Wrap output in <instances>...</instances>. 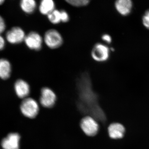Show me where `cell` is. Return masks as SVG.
Instances as JSON below:
<instances>
[{"label": "cell", "mask_w": 149, "mask_h": 149, "mask_svg": "<svg viewBox=\"0 0 149 149\" xmlns=\"http://www.w3.org/2000/svg\"><path fill=\"white\" fill-rule=\"evenodd\" d=\"M22 114L27 118L33 119L37 117L40 111V107L37 101L32 98L28 97L22 100L19 106Z\"/></svg>", "instance_id": "1"}, {"label": "cell", "mask_w": 149, "mask_h": 149, "mask_svg": "<svg viewBox=\"0 0 149 149\" xmlns=\"http://www.w3.org/2000/svg\"><path fill=\"white\" fill-rule=\"evenodd\" d=\"M44 43L52 49H55L61 47L63 43V39L60 33L56 29L47 30L43 37Z\"/></svg>", "instance_id": "2"}, {"label": "cell", "mask_w": 149, "mask_h": 149, "mask_svg": "<svg viewBox=\"0 0 149 149\" xmlns=\"http://www.w3.org/2000/svg\"><path fill=\"white\" fill-rule=\"evenodd\" d=\"M80 126L86 136L93 137L98 133L99 125L95 119L91 116H85L80 122Z\"/></svg>", "instance_id": "3"}, {"label": "cell", "mask_w": 149, "mask_h": 149, "mask_svg": "<svg viewBox=\"0 0 149 149\" xmlns=\"http://www.w3.org/2000/svg\"><path fill=\"white\" fill-rule=\"evenodd\" d=\"M57 96L52 89L47 87H43L40 91V102L46 108H51L56 104Z\"/></svg>", "instance_id": "4"}, {"label": "cell", "mask_w": 149, "mask_h": 149, "mask_svg": "<svg viewBox=\"0 0 149 149\" xmlns=\"http://www.w3.org/2000/svg\"><path fill=\"white\" fill-rule=\"evenodd\" d=\"M109 48L101 43H96L91 51V57L97 62H104L109 59L110 56Z\"/></svg>", "instance_id": "5"}, {"label": "cell", "mask_w": 149, "mask_h": 149, "mask_svg": "<svg viewBox=\"0 0 149 149\" xmlns=\"http://www.w3.org/2000/svg\"><path fill=\"white\" fill-rule=\"evenodd\" d=\"M21 137L17 132H11L4 137L1 142L2 149H20Z\"/></svg>", "instance_id": "6"}, {"label": "cell", "mask_w": 149, "mask_h": 149, "mask_svg": "<svg viewBox=\"0 0 149 149\" xmlns=\"http://www.w3.org/2000/svg\"><path fill=\"white\" fill-rule=\"evenodd\" d=\"M24 42L29 49L39 51L42 47L44 40L40 34L37 32L32 31L26 35Z\"/></svg>", "instance_id": "7"}, {"label": "cell", "mask_w": 149, "mask_h": 149, "mask_svg": "<svg viewBox=\"0 0 149 149\" xmlns=\"http://www.w3.org/2000/svg\"><path fill=\"white\" fill-rule=\"evenodd\" d=\"M26 35L24 30L19 27H14L7 32L6 40L12 45H17L24 42Z\"/></svg>", "instance_id": "8"}, {"label": "cell", "mask_w": 149, "mask_h": 149, "mask_svg": "<svg viewBox=\"0 0 149 149\" xmlns=\"http://www.w3.org/2000/svg\"><path fill=\"white\" fill-rule=\"evenodd\" d=\"M14 89L16 96L19 99H23L29 97L31 91L30 85L23 79H18L14 85Z\"/></svg>", "instance_id": "9"}, {"label": "cell", "mask_w": 149, "mask_h": 149, "mask_svg": "<svg viewBox=\"0 0 149 149\" xmlns=\"http://www.w3.org/2000/svg\"><path fill=\"white\" fill-rule=\"evenodd\" d=\"M108 132L109 137L112 139H122L125 135V127L122 124L118 123H113L109 125Z\"/></svg>", "instance_id": "10"}, {"label": "cell", "mask_w": 149, "mask_h": 149, "mask_svg": "<svg viewBox=\"0 0 149 149\" xmlns=\"http://www.w3.org/2000/svg\"><path fill=\"white\" fill-rule=\"evenodd\" d=\"M12 70L11 64L8 60L0 58V78L6 80L10 77Z\"/></svg>", "instance_id": "11"}, {"label": "cell", "mask_w": 149, "mask_h": 149, "mask_svg": "<svg viewBox=\"0 0 149 149\" xmlns=\"http://www.w3.org/2000/svg\"><path fill=\"white\" fill-rule=\"evenodd\" d=\"M115 7L120 14L126 16L130 14L132 10V1L131 0H116Z\"/></svg>", "instance_id": "12"}, {"label": "cell", "mask_w": 149, "mask_h": 149, "mask_svg": "<svg viewBox=\"0 0 149 149\" xmlns=\"http://www.w3.org/2000/svg\"><path fill=\"white\" fill-rule=\"evenodd\" d=\"M55 9V4L54 0H41L39 10L43 15H47Z\"/></svg>", "instance_id": "13"}, {"label": "cell", "mask_w": 149, "mask_h": 149, "mask_svg": "<svg viewBox=\"0 0 149 149\" xmlns=\"http://www.w3.org/2000/svg\"><path fill=\"white\" fill-rule=\"evenodd\" d=\"M19 6L24 13L31 14L36 10L37 3L35 0H20Z\"/></svg>", "instance_id": "14"}, {"label": "cell", "mask_w": 149, "mask_h": 149, "mask_svg": "<svg viewBox=\"0 0 149 149\" xmlns=\"http://www.w3.org/2000/svg\"><path fill=\"white\" fill-rule=\"evenodd\" d=\"M48 19L51 23L54 24H58L61 22V10L55 9L47 15Z\"/></svg>", "instance_id": "15"}, {"label": "cell", "mask_w": 149, "mask_h": 149, "mask_svg": "<svg viewBox=\"0 0 149 149\" xmlns=\"http://www.w3.org/2000/svg\"><path fill=\"white\" fill-rule=\"evenodd\" d=\"M66 2L75 7H81L87 6L91 0H65Z\"/></svg>", "instance_id": "16"}, {"label": "cell", "mask_w": 149, "mask_h": 149, "mask_svg": "<svg viewBox=\"0 0 149 149\" xmlns=\"http://www.w3.org/2000/svg\"><path fill=\"white\" fill-rule=\"evenodd\" d=\"M143 23L144 26L149 29V10L147 11L143 16Z\"/></svg>", "instance_id": "17"}, {"label": "cell", "mask_w": 149, "mask_h": 149, "mask_svg": "<svg viewBox=\"0 0 149 149\" xmlns=\"http://www.w3.org/2000/svg\"><path fill=\"white\" fill-rule=\"evenodd\" d=\"M6 27L5 20L3 18V17L0 15V34L1 35L2 33L5 31Z\"/></svg>", "instance_id": "18"}, {"label": "cell", "mask_w": 149, "mask_h": 149, "mask_svg": "<svg viewBox=\"0 0 149 149\" xmlns=\"http://www.w3.org/2000/svg\"><path fill=\"white\" fill-rule=\"evenodd\" d=\"M61 22H68L69 21L70 17L68 13L64 10H61Z\"/></svg>", "instance_id": "19"}, {"label": "cell", "mask_w": 149, "mask_h": 149, "mask_svg": "<svg viewBox=\"0 0 149 149\" xmlns=\"http://www.w3.org/2000/svg\"><path fill=\"white\" fill-rule=\"evenodd\" d=\"M102 39L105 42L107 43V44H110L111 42V37L108 34H104L102 36Z\"/></svg>", "instance_id": "20"}, {"label": "cell", "mask_w": 149, "mask_h": 149, "mask_svg": "<svg viewBox=\"0 0 149 149\" xmlns=\"http://www.w3.org/2000/svg\"><path fill=\"white\" fill-rule=\"evenodd\" d=\"M6 40L0 34V51L2 50L5 47Z\"/></svg>", "instance_id": "21"}, {"label": "cell", "mask_w": 149, "mask_h": 149, "mask_svg": "<svg viewBox=\"0 0 149 149\" xmlns=\"http://www.w3.org/2000/svg\"><path fill=\"white\" fill-rule=\"evenodd\" d=\"M6 0H0V6L2 5L5 2Z\"/></svg>", "instance_id": "22"}, {"label": "cell", "mask_w": 149, "mask_h": 149, "mask_svg": "<svg viewBox=\"0 0 149 149\" xmlns=\"http://www.w3.org/2000/svg\"><path fill=\"white\" fill-rule=\"evenodd\" d=\"M0 149H2L1 148H0Z\"/></svg>", "instance_id": "23"}]
</instances>
